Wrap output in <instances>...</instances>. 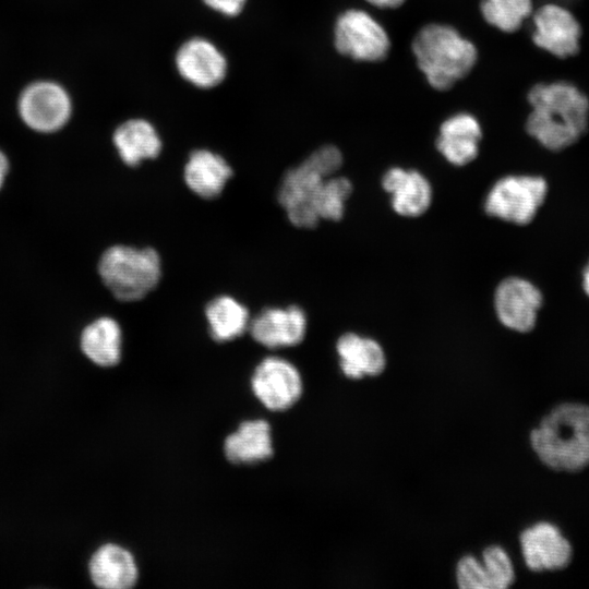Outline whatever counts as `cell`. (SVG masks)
Returning <instances> with one entry per match:
<instances>
[{"mask_svg": "<svg viewBox=\"0 0 589 589\" xmlns=\"http://www.w3.org/2000/svg\"><path fill=\"white\" fill-rule=\"evenodd\" d=\"M530 111L525 121L529 136L548 151H563L589 130V96L565 79L534 83L527 92Z\"/></svg>", "mask_w": 589, "mask_h": 589, "instance_id": "cell-1", "label": "cell"}, {"mask_svg": "<svg viewBox=\"0 0 589 589\" xmlns=\"http://www.w3.org/2000/svg\"><path fill=\"white\" fill-rule=\"evenodd\" d=\"M539 460L556 472L575 473L589 467V405L562 401L529 433Z\"/></svg>", "mask_w": 589, "mask_h": 589, "instance_id": "cell-2", "label": "cell"}, {"mask_svg": "<svg viewBox=\"0 0 589 589\" xmlns=\"http://www.w3.org/2000/svg\"><path fill=\"white\" fill-rule=\"evenodd\" d=\"M419 70L429 85L447 91L474 67L478 51L473 43L447 24L429 23L420 28L411 44Z\"/></svg>", "mask_w": 589, "mask_h": 589, "instance_id": "cell-3", "label": "cell"}, {"mask_svg": "<svg viewBox=\"0 0 589 589\" xmlns=\"http://www.w3.org/2000/svg\"><path fill=\"white\" fill-rule=\"evenodd\" d=\"M342 165L338 147L323 145L300 165L288 169L279 184L277 199L289 221L298 228H314L320 223L311 202L318 185L334 176Z\"/></svg>", "mask_w": 589, "mask_h": 589, "instance_id": "cell-4", "label": "cell"}, {"mask_svg": "<svg viewBox=\"0 0 589 589\" xmlns=\"http://www.w3.org/2000/svg\"><path fill=\"white\" fill-rule=\"evenodd\" d=\"M98 273L110 292L120 301H137L153 291L161 278V259L149 247L118 244L100 256Z\"/></svg>", "mask_w": 589, "mask_h": 589, "instance_id": "cell-5", "label": "cell"}, {"mask_svg": "<svg viewBox=\"0 0 589 589\" xmlns=\"http://www.w3.org/2000/svg\"><path fill=\"white\" fill-rule=\"evenodd\" d=\"M546 194L548 183L540 176H506L489 191L484 211L490 216L524 226L534 218Z\"/></svg>", "mask_w": 589, "mask_h": 589, "instance_id": "cell-6", "label": "cell"}, {"mask_svg": "<svg viewBox=\"0 0 589 589\" xmlns=\"http://www.w3.org/2000/svg\"><path fill=\"white\" fill-rule=\"evenodd\" d=\"M531 20V41L538 49L560 60L579 53L582 25L566 4L545 2L533 10Z\"/></svg>", "mask_w": 589, "mask_h": 589, "instance_id": "cell-7", "label": "cell"}, {"mask_svg": "<svg viewBox=\"0 0 589 589\" xmlns=\"http://www.w3.org/2000/svg\"><path fill=\"white\" fill-rule=\"evenodd\" d=\"M334 47L354 61L377 62L387 56L390 41L385 28L368 12L348 9L335 21Z\"/></svg>", "mask_w": 589, "mask_h": 589, "instance_id": "cell-8", "label": "cell"}, {"mask_svg": "<svg viewBox=\"0 0 589 589\" xmlns=\"http://www.w3.org/2000/svg\"><path fill=\"white\" fill-rule=\"evenodd\" d=\"M526 566L532 572H558L568 567L574 546L562 529L549 520L537 521L519 534Z\"/></svg>", "mask_w": 589, "mask_h": 589, "instance_id": "cell-9", "label": "cell"}, {"mask_svg": "<svg viewBox=\"0 0 589 589\" xmlns=\"http://www.w3.org/2000/svg\"><path fill=\"white\" fill-rule=\"evenodd\" d=\"M72 111L71 99L59 84L40 81L29 84L19 97V112L27 127L38 132L61 129Z\"/></svg>", "mask_w": 589, "mask_h": 589, "instance_id": "cell-10", "label": "cell"}, {"mask_svg": "<svg viewBox=\"0 0 589 589\" xmlns=\"http://www.w3.org/2000/svg\"><path fill=\"white\" fill-rule=\"evenodd\" d=\"M251 386L256 398L273 411L292 407L303 390L298 369L279 357H267L259 363L253 372Z\"/></svg>", "mask_w": 589, "mask_h": 589, "instance_id": "cell-11", "label": "cell"}, {"mask_svg": "<svg viewBox=\"0 0 589 589\" xmlns=\"http://www.w3.org/2000/svg\"><path fill=\"white\" fill-rule=\"evenodd\" d=\"M175 65L185 82L201 89L218 86L228 73L225 53L212 40L201 36L191 37L179 46Z\"/></svg>", "mask_w": 589, "mask_h": 589, "instance_id": "cell-12", "label": "cell"}, {"mask_svg": "<svg viewBox=\"0 0 589 589\" xmlns=\"http://www.w3.org/2000/svg\"><path fill=\"white\" fill-rule=\"evenodd\" d=\"M542 300L541 291L529 280L507 277L495 290L494 309L505 327L528 333L536 326Z\"/></svg>", "mask_w": 589, "mask_h": 589, "instance_id": "cell-13", "label": "cell"}, {"mask_svg": "<svg viewBox=\"0 0 589 589\" xmlns=\"http://www.w3.org/2000/svg\"><path fill=\"white\" fill-rule=\"evenodd\" d=\"M248 330L269 349L297 346L305 337L306 315L298 305L265 308L251 318Z\"/></svg>", "mask_w": 589, "mask_h": 589, "instance_id": "cell-14", "label": "cell"}, {"mask_svg": "<svg viewBox=\"0 0 589 589\" xmlns=\"http://www.w3.org/2000/svg\"><path fill=\"white\" fill-rule=\"evenodd\" d=\"M481 137L478 119L471 113L459 112L440 125L436 148L449 164L465 166L477 158Z\"/></svg>", "mask_w": 589, "mask_h": 589, "instance_id": "cell-15", "label": "cell"}, {"mask_svg": "<svg viewBox=\"0 0 589 589\" xmlns=\"http://www.w3.org/2000/svg\"><path fill=\"white\" fill-rule=\"evenodd\" d=\"M232 175L233 170L228 161L220 154L207 148L192 151L183 168L185 185L205 200L219 196Z\"/></svg>", "mask_w": 589, "mask_h": 589, "instance_id": "cell-16", "label": "cell"}, {"mask_svg": "<svg viewBox=\"0 0 589 589\" xmlns=\"http://www.w3.org/2000/svg\"><path fill=\"white\" fill-rule=\"evenodd\" d=\"M382 185L390 194L393 209L398 215L418 217L431 204V184L417 170L393 167L384 173Z\"/></svg>", "mask_w": 589, "mask_h": 589, "instance_id": "cell-17", "label": "cell"}, {"mask_svg": "<svg viewBox=\"0 0 589 589\" xmlns=\"http://www.w3.org/2000/svg\"><path fill=\"white\" fill-rule=\"evenodd\" d=\"M112 142L119 157L129 167L157 158L163 149L157 129L144 118H131L118 125Z\"/></svg>", "mask_w": 589, "mask_h": 589, "instance_id": "cell-18", "label": "cell"}, {"mask_svg": "<svg viewBox=\"0 0 589 589\" xmlns=\"http://www.w3.org/2000/svg\"><path fill=\"white\" fill-rule=\"evenodd\" d=\"M336 351L342 373L353 380L380 375L386 365L382 346L374 339L354 333L341 335Z\"/></svg>", "mask_w": 589, "mask_h": 589, "instance_id": "cell-19", "label": "cell"}, {"mask_svg": "<svg viewBox=\"0 0 589 589\" xmlns=\"http://www.w3.org/2000/svg\"><path fill=\"white\" fill-rule=\"evenodd\" d=\"M93 582L104 589H128L139 577L133 555L116 544L99 548L89 562Z\"/></svg>", "mask_w": 589, "mask_h": 589, "instance_id": "cell-20", "label": "cell"}, {"mask_svg": "<svg viewBox=\"0 0 589 589\" xmlns=\"http://www.w3.org/2000/svg\"><path fill=\"white\" fill-rule=\"evenodd\" d=\"M226 457L232 464H256L273 456L272 432L264 420H250L227 436L224 445Z\"/></svg>", "mask_w": 589, "mask_h": 589, "instance_id": "cell-21", "label": "cell"}, {"mask_svg": "<svg viewBox=\"0 0 589 589\" xmlns=\"http://www.w3.org/2000/svg\"><path fill=\"white\" fill-rule=\"evenodd\" d=\"M204 313L209 335L218 342L236 339L249 329L251 317L248 308L231 296L213 298Z\"/></svg>", "mask_w": 589, "mask_h": 589, "instance_id": "cell-22", "label": "cell"}, {"mask_svg": "<svg viewBox=\"0 0 589 589\" xmlns=\"http://www.w3.org/2000/svg\"><path fill=\"white\" fill-rule=\"evenodd\" d=\"M122 332L111 317H99L87 325L81 336L85 356L100 366L116 365L121 359Z\"/></svg>", "mask_w": 589, "mask_h": 589, "instance_id": "cell-23", "label": "cell"}, {"mask_svg": "<svg viewBox=\"0 0 589 589\" xmlns=\"http://www.w3.org/2000/svg\"><path fill=\"white\" fill-rule=\"evenodd\" d=\"M533 10V0H482L480 3L484 21L506 34L518 32Z\"/></svg>", "mask_w": 589, "mask_h": 589, "instance_id": "cell-24", "label": "cell"}, {"mask_svg": "<svg viewBox=\"0 0 589 589\" xmlns=\"http://www.w3.org/2000/svg\"><path fill=\"white\" fill-rule=\"evenodd\" d=\"M352 192L351 182L345 177L326 178L317 188L312 199V209L318 220L341 219L346 201Z\"/></svg>", "mask_w": 589, "mask_h": 589, "instance_id": "cell-25", "label": "cell"}, {"mask_svg": "<svg viewBox=\"0 0 589 589\" xmlns=\"http://www.w3.org/2000/svg\"><path fill=\"white\" fill-rule=\"evenodd\" d=\"M482 564L490 589H506L515 581V567L508 553L500 545H491L482 552Z\"/></svg>", "mask_w": 589, "mask_h": 589, "instance_id": "cell-26", "label": "cell"}, {"mask_svg": "<svg viewBox=\"0 0 589 589\" xmlns=\"http://www.w3.org/2000/svg\"><path fill=\"white\" fill-rule=\"evenodd\" d=\"M455 576L460 589H490L483 564L473 555L457 562Z\"/></svg>", "mask_w": 589, "mask_h": 589, "instance_id": "cell-27", "label": "cell"}, {"mask_svg": "<svg viewBox=\"0 0 589 589\" xmlns=\"http://www.w3.org/2000/svg\"><path fill=\"white\" fill-rule=\"evenodd\" d=\"M203 3L216 13L227 17L239 15L248 0H202Z\"/></svg>", "mask_w": 589, "mask_h": 589, "instance_id": "cell-28", "label": "cell"}, {"mask_svg": "<svg viewBox=\"0 0 589 589\" xmlns=\"http://www.w3.org/2000/svg\"><path fill=\"white\" fill-rule=\"evenodd\" d=\"M370 4L381 9H395L400 7L406 0H365Z\"/></svg>", "mask_w": 589, "mask_h": 589, "instance_id": "cell-29", "label": "cell"}, {"mask_svg": "<svg viewBox=\"0 0 589 589\" xmlns=\"http://www.w3.org/2000/svg\"><path fill=\"white\" fill-rule=\"evenodd\" d=\"M9 170V163L5 155L0 151V188Z\"/></svg>", "mask_w": 589, "mask_h": 589, "instance_id": "cell-30", "label": "cell"}, {"mask_svg": "<svg viewBox=\"0 0 589 589\" xmlns=\"http://www.w3.org/2000/svg\"><path fill=\"white\" fill-rule=\"evenodd\" d=\"M582 288L585 292L589 296V262L585 266L582 272Z\"/></svg>", "mask_w": 589, "mask_h": 589, "instance_id": "cell-31", "label": "cell"}]
</instances>
